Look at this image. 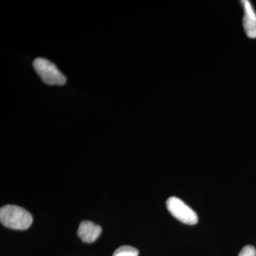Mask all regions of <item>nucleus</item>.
Instances as JSON below:
<instances>
[{"mask_svg": "<svg viewBox=\"0 0 256 256\" xmlns=\"http://www.w3.org/2000/svg\"><path fill=\"white\" fill-rule=\"evenodd\" d=\"M0 222L4 226L15 230H26L31 226L33 218L28 210L16 206L6 205L0 210Z\"/></svg>", "mask_w": 256, "mask_h": 256, "instance_id": "nucleus-1", "label": "nucleus"}, {"mask_svg": "<svg viewBox=\"0 0 256 256\" xmlns=\"http://www.w3.org/2000/svg\"><path fill=\"white\" fill-rule=\"evenodd\" d=\"M33 65L36 74L47 85L63 86L66 82L65 76L50 60L43 58H36Z\"/></svg>", "mask_w": 256, "mask_h": 256, "instance_id": "nucleus-2", "label": "nucleus"}, {"mask_svg": "<svg viewBox=\"0 0 256 256\" xmlns=\"http://www.w3.org/2000/svg\"><path fill=\"white\" fill-rule=\"evenodd\" d=\"M166 205L170 214L183 224L195 225L198 223V216L196 212L178 197H170Z\"/></svg>", "mask_w": 256, "mask_h": 256, "instance_id": "nucleus-3", "label": "nucleus"}, {"mask_svg": "<svg viewBox=\"0 0 256 256\" xmlns=\"http://www.w3.org/2000/svg\"><path fill=\"white\" fill-rule=\"evenodd\" d=\"M244 16H242V28L246 34L249 38H256V12L252 3L248 0L240 1Z\"/></svg>", "mask_w": 256, "mask_h": 256, "instance_id": "nucleus-4", "label": "nucleus"}, {"mask_svg": "<svg viewBox=\"0 0 256 256\" xmlns=\"http://www.w3.org/2000/svg\"><path fill=\"white\" fill-rule=\"evenodd\" d=\"M101 232L102 228L100 226L90 220H82L79 225L77 234L82 242L92 244L99 238Z\"/></svg>", "mask_w": 256, "mask_h": 256, "instance_id": "nucleus-5", "label": "nucleus"}, {"mask_svg": "<svg viewBox=\"0 0 256 256\" xmlns=\"http://www.w3.org/2000/svg\"><path fill=\"white\" fill-rule=\"evenodd\" d=\"M139 252L136 248L129 246H122L116 249L112 256H138Z\"/></svg>", "mask_w": 256, "mask_h": 256, "instance_id": "nucleus-6", "label": "nucleus"}, {"mask_svg": "<svg viewBox=\"0 0 256 256\" xmlns=\"http://www.w3.org/2000/svg\"><path fill=\"white\" fill-rule=\"evenodd\" d=\"M238 256H256V250L252 246H246L240 250Z\"/></svg>", "mask_w": 256, "mask_h": 256, "instance_id": "nucleus-7", "label": "nucleus"}]
</instances>
